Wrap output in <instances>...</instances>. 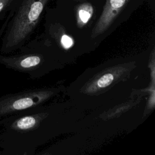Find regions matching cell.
<instances>
[{
    "instance_id": "6da1fadb",
    "label": "cell",
    "mask_w": 155,
    "mask_h": 155,
    "mask_svg": "<svg viewBox=\"0 0 155 155\" xmlns=\"http://www.w3.org/2000/svg\"><path fill=\"white\" fill-rule=\"evenodd\" d=\"M137 63L136 58H119L88 68L68 86L67 94L71 97L99 96L130 78Z\"/></svg>"
},
{
    "instance_id": "7a4b0ae2",
    "label": "cell",
    "mask_w": 155,
    "mask_h": 155,
    "mask_svg": "<svg viewBox=\"0 0 155 155\" xmlns=\"http://www.w3.org/2000/svg\"><path fill=\"white\" fill-rule=\"evenodd\" d=\"M0 64L25 73L32 79H39L65 65L42 35L30 39L15 53L0 54Z\"/></svg>"
},
{
    "instance_id": "3957f363",
    "label": "cell",
    "mask_w": 155,
    "mask_h": 155,
    "mask_svg": "<svg viewBox=\"0 0 155 155\" xmlns=\"http://www.w3.org/2000/svg\"><path fill=\"white\" fill-rule=\"evenodd\" d=\"M50 0H22L11 13L0 38V53H15L31 39Z\"/></svg>"
},
{
    "instance_id": "277c9868",
    "label": "cell",
    "mask_w": 155,
    "mask_h": 155,
    "mask_svg": "<svg viewBox=\"0 0 155 155\" xmlns=\"http://www.w3.org/2000/svg\"><path fill=\"white\" fill-rule=\"evenodd\" d=\"M65 90L63 84H59L2 95L0 97V119L40 107Z\"/></svg>"
},
{
    "instance_id": "5b68a950",
    "label": "cell",
    "mask_w": 155,
    "mask_h": 155,
    "mask_svg": "<svg viewBox=\"0 0 155 155\" xmlns=\"http://www.w3.org/2000/svg\"><path fill=\"white\" fill-rule=\"evenodd\" d=\"M129 0H106L93 27L91 39L97 48L110 34L113 25Z\"/></svg>"
},
{
    "instance_id": "8992f818",
    "label": "cell",
    "mask_w": 155,
    "mask_h": 155,
    "mask_svg": "<svg viewBox=\"0 0 155 155\" xmlns=\"http://www.w3.org/2000/svg\"><path fill=\"white\" fill-rule=\"evenodd\" d=\"M14 0H0V19Z\"/></svg>"
},
{
    "instance_id": "52a82bcc",
    "label": "cell",
    "mask_w": 155,
    "mask_h": 155,
    "mask_svg": "<svg viewBox=\"0 0 155 155\" xmlns=\"http://www.w3.org/2000/svg\"><path fill=\"white\" fill-rule=\"evenodd\" d=\"M76 1H78V2H84L86 0H74Z\"/></svg>"
}]
</instances>
